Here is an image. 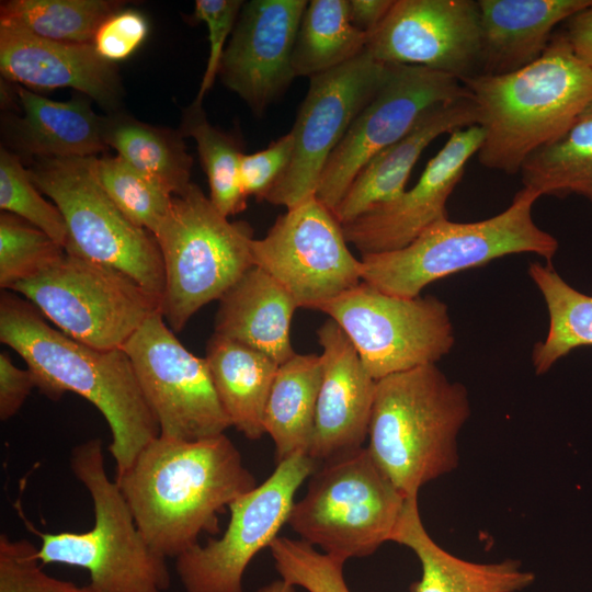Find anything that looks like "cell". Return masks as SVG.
<instances>
[{
	"mask_svg": "<svg viewBox=\"0 0 592 592\" xmlns=\"http://www.w3.org/2000/svg\"><path fill=\"white\" fill-rule=\"evenodd\" d=\"M527 272L545 300L549 317L545 339L532 351L533 367L540 375L573 350L592 346V292L584 294L573 288L551 262H532Z\"/></svg>",
	"mask_w": 592,
	"mask_h": 592,
	"instance_id": "cell-30",
	"label": "cell"
},
{
	"mask_svg": "<svg viewBox=\"0 0 592 592\" xmlns=\"http://www.w3.org/2000/svg\"><path fill=\"white\" fill-rule=\"evenodd\" d=\"M388 68L365 49L352 60L309 78L289 130L294 140L291 162L263 201L289 208L316 195L328 159L385 81Z\"/></svg>",
	"mask_w": 592,
	"mask_h": 592,
	"instance_id": "cell-15",
	"label": "cell"
},
{
	"mask_svg": "<svg viewBox=\"0 0 592 592\" xmlns=\"http://www.w3.org/2000/svg\"><path fill=\"white\" fill-rule=\"evenodd\" d=\"M318 310L344 331L375 380L436 364L455 343L448 307L435 296L399 297L361 281Z\"/></svg>",
	"mask_w": 592,
	"mask_h": 592,
	"instance_id": "cell-11",
	"label": "cell"
},
{
	"mask_svg": "<svg viewBox=\"0 0 592 592\" xmlns=\"http://www.w3.org/2000/svg\"><path fill=\"white\" fill-rule=\"evenodd\" d=\"M592 205V185L582 194Z\"/></svg>",
	"mask_w": 592,
	"mask_h": 592,
	"instance_id": "cell-47",
	"label": "cell"
},
{
	"mask_svg": "<svg viewBox=\"0 0 592 592\" xmlns=\"http://www.w3.org/2000/svg\"><path fill=\"white\" fill-rule=\"evenodd\" d=\"M219 402L231 426L249 440L264 434L263 415L280 364L266 354L214 333L206 355Z\"/></svg>",
	"mask_w": 592,
	"mask_h": 592,
	"instance_id": "cell-27",
	"label": "cell"
},
{
	"mask_svg": "<svg viewBox=\"0 0 592 592\" xmlns=\"http://www.w3.org/2000/svg\"><path fill=\"white\" fill-rule=\"evenodd\" d=\"M297 308L276 280L253 265L219 299L214 333L258 350L281 365L296 354L289 332Z\"/></svg>",
	"mask_w": 592,
	"mask_h": 592,
	"instance_id": "cell-24",
	"label": "cell"
},
{
	"mask_svg": "<svg viewBox=\"0 0 592 592\" xmlns=\"http://www.w3.org/2000/svg\"><path fill=\"white\" fill-rule=\"evenodd\" d=\"M23 115L12 125L15 147L37 158H87L106 150L103 117L83 99L53 101L16 90Z\"/></svg>",
	"mask_w": 592,
	"mask_h": 592,
	"instance_id": "cell-26",
	"label": "cell"
},
{
	"mask_svg": "<svg viewBox=\"0 0 592 592\" xmlns=\"http://www.w3.org/2000/svg\"><path fill=\"white\" fill-rule=\"evenodd\" d=\"M11 292L24 295L69 338L122 349L159 303L123 272L67 253Z\"/></svg>",
	"mask_w": 592,
	"mask_h": 592,
	"instance_id": "cell-10",
	"label": "cell"
},
{
	"mask_svg": "<svg viewBox=\"0 0 592 592\" xmlns=\"http://www.w3.org/2000/svg\"><path fill=\"white\" fill-rule=\"evenodd\" d=\"M148 22L138 11H117L98 29L93 45L98 54L110 62L128 58L146 39Z\"/></svg>",
	"mask_w": 592,
	"mask_h": 592,
	"instance_id": "cell-42",
	"label": "cell"
},
{
	"mask_svg": "<svg viewBox=\"0 0 592 592\" xmlns=\"http://www.w3.org/2000/svg\"><path fill=\"white\" fill-rule=\"evenodd\" d=\"M322 377L318 354H295L278 366L266 401L263 426L273 440L276 464L309 453Z\"/></svg>",
	"mask_w": 592,
	"mask_h": 592,
	"instance_id": "cell-28",
	"label": "cell"
},
{
	"mask_svg": "<svg viewBox=\"0 0 592 592\" xmlns=\"http://www.w3.org/2000/svg\"><path fill=\"white\" fill-rule=\"evenodd\" d=\"M317 335L322 348V377L308 456L320 464L363 447L377 380L335 321L329 318Z\"/></svg>",
	"mask_w": 592,
	"mask_h": 592,
	"instance_id": "cell-20",
	"label": "cell"
},
{
	"mask_svg": "<svg viewBox=\"0 0 592 592\" xmlns=\"http://www.w3.org/2000/svg\"><path fill=\"white\" fill-rule=\"evenodd\" d=\"M243 5L241 0H196L194 18L205 23L208 31L209 54L206 69L194 101L202 103L218 76L225 44L232 33Z\"/></svg>",
	"mask_w": 592,
	"mask_h": 592,
	"instance_id": "cell-40",
	"label": "cell"
},
{
	"mask_svg": "<svg viewBox=\"0 0 592 592\" xmlns=\"http://www.w3.org/2000/svg\"><path fill=\"white\" fill-rule=\"evenodd\" d=\"M65 248L23 218L0 215V286L11 291L50 266Z\"/></svg>",
	"mask_w": 592,
	"mask_h": 592,
	"instance_id": "cell-36",
	"label": "cell"
},
{
	"mask_svg": "<svg viewBox=\"0 0 592 592\" xmlns=\"http://www.w3.org/2000/svg\"><path fill=\"white\" fill-rule=\"evenodd\" d=\"M75 477L89 492L94 513L91 530L82 533L30 531L41 538L42 565L64 563L89 572L96 592H163L170 587L166 558L141 535L124 494L106 474L99 437L76 445L70 455Z\"/></svg>",
	"mask_w": 592,
	"mask_h": 592,
	"instance_id": "cell-6",
	"label": "cell"
},
{
	"mask_svg": "<svg viewBox=\"0 0 592 592\" xmlns=\"http://www.w3.org/2000/svg\"><path fill=\"white\" fill-rule=\"evenodd\" d=\"M394 0H348L351 23L371 34L385 19Z\"/></svg>",
	"mask_w": 592,
	"mask_h": 592,
	"instance_id": "cell-45",
	"label": "cell"
},
{
	"mask_svg": "<svg viewBox=\"0 0 592 592\" xmlns=\"http://www.w3.org/2000/svg\"><path fill=\"white\" fill-rule=\"evenodd\" d=\"M388 66L385 81L354 118L319 179L316 197L332 212L360 170L401 139L428 109L471 94L451 75L421 66Z\"/></svg>",
	"mask_w": 592,
	"mask_h": 592,
	"instance_id": "cell-16",
	"label": "cell"
},
{
	"mask_svg": "<svg viewBox=\"0 0 592 592\" xmlns=\"http://www.w3.org/2000/svg\"><path fill=\"white\" fill-rule=\"evenodd\" d=\"M563 32L573 53L592 70V5L567 20Z\"/></svg>",
	"mask_w": 592,
	"mask_h": 592,
	"instance_id": "cell-44",
	"label": "cell"
},
{
	"mask_svg": "<svg viewBox=\"0 0 592 592\" xmlns=\"http://www.w3.org/2000/svg\"><path fill=\"white\" fill-rule=\"evenodd\" d=\"M269 548L275 569L286 583L308 592H350L343 577L345 560L288 537H276Z\"/></svg>",
	"mask_w": 592,
	"mask_h": 592,
	"instance_id": "cell-38",
	"label": "cell"
},
{
	"mask_svg": "<svg viewBox=\"0 0 592 592\" xmlns=\"http://www.w3.org/2000/svg\"><path fill=\"white\" fill-rule=\"evenodd\" d=\"M119 8L109 0H10L1 3L0 24L49 41L86 44Z\"/></svg>",
	"mask_w": 592,
	"mask_h": 592,
	"instance_id": "cell-33",
	"label": "cell"
},
{
	"mask_svg": "<svg viewBox=\"0 0 592 592\" xmlns=\"http://www.w3.org/2000/svg\"><path fill=\"white\" fill-rule=\"evenodd\" d=\"M0 70L5 79L33 90L73 88L106 109L121 99L117 70L93 43L49 41L0 24Z\"/></svg>",
	"mask_w": 592,
	"mask_h": 592,
	"instance_id": "cell-21",
	"label": "cell"
},
{
	"mask_svg": "<svg viewBox=\"0 0 592 592\" xmlns=\"http://www.w3.org/2000/svg\"><path fill=\"white\" fill-rule=\"evenodd\" d=\"M128 355L160 435L197 441L231 426L205 357L191 353L156 311L122 348Z\"/></svg>",
	"mask_w": 592,
	"mask_h": 592,
	"instance_id": "cell-13",
	"label": "cell"
},
{
	"mask_svg": "<svg viewBox=\"0 0 592 592\" xmlns=\"http://www.w3.org/2000/svg\"><path fill=\"white\" fill-rule=\"evenodd\" d=\"M93 160L37 158L27 171L65 219V251L123 272L160 306L164 269L156 237L113 203L98 181Z\"/></svg>",
	"mask_w": 592,
	"mask_h": 592,
	"instance_id": "cell-9",
	"label": "cell"
},
{
	"mask_svg": "<svg viewBox=\"0 0 592 592\" xmlns=\"http://www.w3.org/2000/svg\"><path fill=\"white\" fill-rule=\"evenodd\" d=\"M115 481L141 535L164 558L179 557L204 532L218 533L224 508L258 486L225 433L197 441L159 435Z\"/></svg>",
	"mask_w": 592,
	"mask_h": 592,
	"instance_id": "cell-1",
	"label": "cell"
},
{
	"mask_svg": "<svg viewBox=\"0 0 592 592\" xmlns=\"http://www.w3.org/2000/svg\"><path fill=\"white\" fill-rule=\"evenodd\" d=\"M320 464L287 520L300 539L345 561L372 555L391 542L408 498L367 447Z\"/></svg>",
	"mask_w": 592,
	"mask_h": 592,
	"instance_id": "cell-8",
	"label": "cell"
},
{
	"mask_svg": "<svg viewBox=\"0 0 592 592\" xmlns=\"http://www.w3.org/2000/svg\"><path fill=\"white\" fill-rule=\"evenodd\" d=\"M107 147L173 196L192 185V157L180 132L151 126L127 116L103 117Z\"/></svg>",
	"mask_w": 592,
	"mask_h": 592,
	"instance_id": "cell-29",
	"label": "cell"
},
{
	"mask_svg": "<svg viewBox=\"0 0 592 592\" xmlns=\"http://www.w3.org/2000/svg\"><path fill=\"white\" fill-rule=\"evenodd\" d=\"M462 82L485 132L478 161L508 174L519 173L533 152L562 136L592 99V70L573 53L563 31L526 67Z\"/></svg>",
	"mask_w": 592,
	"mask_h": 592,
	"instance_id": "cell-3",
	"label": "cell"
},
{
	"mask_svg": "<svg viewBox=\"0 0 592 592\" xmlns=\"http://www.w3.org/2000/svg\"><path fill=\"white\" fill-rule=\"evenodd\" d=\"M179 132L183 137L195 140L214 206L227 218L242 212L248 196L242 190L239 173L243 152L236 139L213 126L202 103L196 101L183 112Z\"/></svg>",
	"mask_w": 592,
	"mask_h": 592,
	"instance_id": "cell-34",
	"label": "cell"
},
{
	"mask_svg": "<svg viewBox=\"0 0 592 592\" xmlns=\"http://www.w3.org/2000/svg\"><path fill=\"white\" fill-rule=\"evenodd\" d=\"M485 132L479 125L455 130L428 162L418 182L395 201L342 225L348 243L362 254L401 249L434 223L448 218L446 204Z\"/></svg>",
	"mask_w": 592,
	"mask_h": 592,
	"instance_id": "cell-19",
	"label": "cell"
},
{
	"mask_svg": "<svg viewBox=\"0 0 592 592\" xmlns=\"http://www.w3.org/2000/svg\"><path fill=\"white\" fill-rule=\"evenodd\" d=\"M251 254L298 308L318 310L362 281L342 225L316 195L286 208L263 238L251 241Z\"/></svg>",
	"mask_w": 592,
	"mask_h": 592,
	"instance_id": "cell-14",
	"label": "cell"
},
{
	"mask_svg": "<svg viewBox=\"0 0 592 592\" xmlns=\"http://www.w3.org/2000/svg\"><path fill=\"white\" fill-rule=\"evenodd\" d=\"M33 183L19 156L0 150V208L43 230L65 248L67 226L55 204L47 202Z\"/></svg>",
	"mask_w": 592,
	"mask_h": 592,
	"instance_id": "cell-37",
	"label": "cell"
},
{
	"mask_svg": "<svg viewBox=\"0 0 592 592\" xmlns=\"http://www.w3.org/2000/svg\"><path fill=\"white\" fill-rule=\"evenodd\" d=\"M478 110L469 96L428 109L397 143L372 158L356 174L333 209L341 225L398 198L424 149L439 136L478 125Z\"/></svg>",
	"mask_w": 592,
	"mask_h": 592,
	"instance_id": "cell-22",
	"label": "cell"
},
{
	"mask_svg": "<svg viewBox=\"0 0 592 592\" xmlns=\"http://www.w3.org/2000/svg\"><path fill=\"white\" fill-rule=\"evenodd\" d=\"M470 415L466 387L436 364L376 382L368 429L371 456L407 497L458 465V433Z\"/></svg>",
	"mask_w": 592,
	"mask_h": 592,
	"instance_id": "cell-4",
	"label": "cell"
},
{
	"mask_svg": "<svg viewBox=\"0 0 592 592\" xmlns=\"http://www.w3.org/2000/svg\"><path fill=\"white\" fill-rule=\"evenodd\" d=\"M0 341L25 361L42 394L53 400L67 391L78 394L103 414L116 476L160 435L123 349L98 350L69 338L52 328L32 303L8 291L0 297Z\"/></svg>",
	"mask_w": 592,
	"mask_h": 592,
	"instance_id": "cell-2",
	"label": "cell"
},
{
	"mask_svg": "<svg viewBox=\"0 0 592 592\" xmlns=\"http://www.w3.org/2000/svg\"><path fill=\"white\" fill-rule=\"evenodd\" d=\"M155 237L164 269L159 311L173 332L254 265L251 226L228 220L194 183L173 196Z\"/></svg>",
	"mask_w": 592,
	"mask_h": 592,
	"instance_id": "cell-7",
	"label": "cell"
},
{
	"mask_svg": "<svg viewBox=\"0 0 592 592\" xmlns=\"http://www.w3.org/2000/svg\"><path fill=\"white\" fill-rule=\"evenodd\" d=\"M0 592H96L46 573L37 547L27 539L0 535Z\"/></svg>",
	"mask_w": 592,
	"mask_h": 592,
	"instance_id": "cell-39",
	"label": "cell"
},
{
	"mask_svg": "<svg viewBox=\"0 0 592 592\" xmlns=\"http://www.w3.org/2000/svg\"><path fill=\"white\" fill-rule=\"evenodd\" d=\"M306 0L243 2L218 76L258 116L289 87L292 57Z\"/></svg>",
	"mask_w": 592,
	"mask_h": 592,
	"instance_id": "cell-18",
	"label": "cell"
},
{
	"mask_svg": "<svg viewBox=\"0 0 592 592\" xmlns=\"http://www.w3.org/2000/svg\"><path fill=\"white\" fill-rule=\"evenodd\" d=\"M386 65L421 66L460 81L480 72L481 30L473 0H394L365 48Z\"/></svg>",
	"mask_w": 592,
	"mask_h": 592,
	"instance_id": "cell-17",
	"label": "cell"
},
{
	"mask_svg": "<svg viewBox=\"0 0 592 592\" xmlns=\"http://www.w3.org/2000/svg\"><path fill=\"white\" fill-rule=\"evenodd\" d=\"M318 465L307 454H295L276 464L261 485L231 502L225 533L175 558L184 591L243 592L248 565L277 537L287 523L296 491Z\"/></svg>",
	"mask_w": 592,
	"mask_h": 592,
	"instance_id": "cell-12",
	"label": "cell"
},
{
	"mask_svg": "<svg viewBox=\"0 0 592 592\" xmlns=\"http://www.w3.org/2000/svg\"><path fill=\"white\" fill-rule=\"evenodd\" d=\"M369 34L350 21L348 0H311L301 15L292 66L295 77L311 78L360 54Z\"/></svg>",
	"mask_w": 592,
	"mask_h": 592,
	"instance_id": "cell-31",
	"label": "cell"
},
{
	"mask_svg": "<svg viewBox=\"0 0 592 592\" xmlns=\"http://www.w3.org/2000/svg\"><path fill=\"white\" fill-rule=\"evenodd\" d=\"M481 75H504L538 59L555 29L592 0H478Z\"/></svg>",
	"mask_w": 592,
	"mask_h": 592,
	"instance_id": "cell-23",
	"label": "cell"
},
{
	"mask_svg": "<svg viewBox=\"0 0 592 592\" xmlns=\"http://www.w3.org/2000/svg\"><path fill=\"white\" fill-rule=\"evenodd\" d=\"M523 186L563 198L592 185V99L567 132L533 152L523 163Z\"/></svg>",
	"mask_w": 592,
	"mask_h": 592,
	"instance_id": "cell-32",
	"label": "cell"
},
{
	"mask_svg": "<svg viewBox=\"0 0 592 592\" xmlns=\"http://www.w3.org/2000/svg\"><path fill=\"white\" fill-rule=\"evenodd\" d=\"M542 194L523 186L501 213L479 221L441 219L406 247L362 254V282L399 297H418L432 282L499 258L533 253L550 262L558 240L539 228L532 210Z\"/></svg>",
	"mask_w": 592,
	"mask_h": 592,
	"instance_id": "cell-5",
	"label": "cell"
},
{
	"mask_svg": "<svg viewBox=\"0 0 592 592\" xmlns=\"http://www.w3.org/2000/svg\"><path fill=\"white\" fill-rule=\"evenodd\" d=\"M255 592H296V591H295V587L280 579L259 588Z\"/></svg>",
	"mask_w": 592,
	"mask_h": 592,
	"instance_id": "cell-46",
	"label": "cell"
},
{
	"mask_svg": "<svg viewBox=\"0 0 592 592\" xmlns=\"http://www.w3.org/2000/svg\"><path fill=\"white\" fill-rule=\"evenodd\" d=\"M391 542L410 548L421 563V579L410 592H517L535 580L519 560L471 562L443 549L423 525L418 497L407 499Z\"/></svg>",
	"mask_w": 592,
	"mask_h": 592,
	"instance_id": "cell-25",
	"label": "cell"
},
{
	"mask_svg": "<svg viewBox=\"0 0 592 592\" xmlns=\"http://www.w3.org/2000/svg\"><path fill=\"white\" fill-rule=\"evenodd\" d=\"M293 149L294 140L288 132L263 150L242 153L239 173L246 195L263 201L264 195L289 164Z\"/></svg>",
	"mask_w": 592,
	"mask_h": 592,
	"instance_id": "cell-41",
	"label": "cell"
},
{
	"mask_svg": "<svg viewBox=\"0 0 592 592\" xmlns=\"http://www.w3.org/2000/svg\"><path fill=\"white\" fill-rule=\"evenodd\" d=\"M93 167L99 183L119 210L136 226L155 236L169 212L173 195L118 155L94 157Z\"/></svg>",
	"mask_w": 592,
	"mask_h": 592,
	"instance_id": "cell-35",
	"label": "cell"
},
{
	"mask_svg": "<svg viewBox=\"0 0 592 592\" xmlns=\"http://www.w3.org/2000/svg\"><path fill=\"white\" fill-rule=\"evenodd\" d=\"M35 387L29 368L16 367L7 353L0 354V419L7 421L23 406Z\"/></svg>",
	"mask_w": 592,
	"mask_h": 592,
	"instance_id": "cell-43",
	"label": "cell"
}]
</instances>
